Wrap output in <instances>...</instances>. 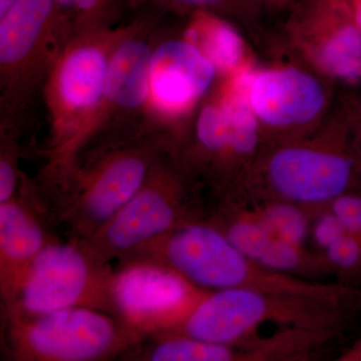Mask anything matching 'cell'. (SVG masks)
Masks as SVG:
<instances>
[{
    "label": "cell",
    "instance_id": "6da1fadb",
    "mask_svg": "<svg viewBox=\"0 0 361 361\" xmlns=\"http://www.w3.org/2000/svg\"><path fill=\"white\" fill-rule=\"evenodd\" d=\"M171 149L167 130L152 128L80 149L58 174L40 180L71 239L96 235L141 189Z\"/></svg>",
    "mask_w": 361,
    "mask_h": 361
},
{
    "label": "cell",
    "instance_id": "7a4b0ae2",
    "mask_svg": "<svg viewBox=\"0 0 361 361\" xmlns=\"http://www.w3.org/2000/svg\"><path fill=\"white\" fill-rule=\"evenodd\" d=\"M87 32L71 40L54 61L42 94L49 140L42 154L45 172L63 167L96 115L103 99L111 56L137 25Z\"/></svg>",
    "mask_w": 361,
    "mask_h": 361
},
{
    "label": "cell",
    "instance_id": "3957f363",
    "mask_svg": "<svg viewBox=\"0 0 361 361\" xmlns=\"http://www.w3.org/2000/svg\"><path fill=\"white\" fill-rule=\"evenodd\" d=\"M361 311V301L334 302L293 294L229 288L206 294L191 312L161 334L239 344L266 322L336 334Z\"/></svg>",
    "mask_w": 361,
    "mask_h": 361
},
{
    "label": "cell",
    "instance_id": "277c9868",
    "mask_svg": "<svg viewBox=\"0 0 361 361\" xmlns=\"http://www.w3.org/2000/svg\"><path fill=\"white\" fill-rule=\"evenodd\" d=\"M61 51L54 0H14L0 16V132L27 134Z\"/></svg>",
    "mask_w": 361,
    "mask_h": 361
},
{
    "label": "cell",
    "instance_id": "5b68a950",
    "mask_svg": "<svg viewBox=\"0 0 361 361\" xmlns=\"http://www.w3.org/2000/svg\"><path fill=\"white\" fill-rule=\"evenodd\" d=\"M113 275L87 242L52 241L33 259L7 313L35 316L71 307L111 312Z\"/></svg>",
    "mask_w": 361,
    "mask_h": 361
},
{
    "label": "cell",
    "instance_id": "8992f818",
    "mask_svg": "<svg viewBox=\"0 0 361 361\" xmlns=\"http://www.w3.org/2000/svg\"><path fill=\"white\" fill-rule=\"evenodd\" d=\"M9 348L20 360H102L140 341L118 316L90 307H71L44 314L7 313Z\"/></svg>",
    "mask_w": 361,
    "mask_h": 361
},
{
    "label": "cell",
    "instance_id": "52a82bcc",
    "mask_svg": "<svg viewBox=\"0 0 361 361\" xmlns=\"http://www.w3.org/2000/svg\"><path fill=\"white\" fill-rule=\"evenodd\" d=\"M157 33L158 14H142L116 47L96 115L61 169L85 147L163 128L154 120L149 106V63Z\"/></svg>",
    "mask_w": 361,
    "mask_h": 361
},
{
    "label": "cell",
    "instance_id": "ba28073f",
    "mask_svg": "<svg viewBox=\"0 0 361 361\" xmlns=\"http://www.w3.org/2000/svg\"><path fill=\"white\" fill-rule=\"evenodd\" d=\"M168 151L152 169L141 189L87 244L104 263L121 261L180 225L197 219Z\"/></svg>",
    "mask_w": 361,
    "mask_h": 361
},
{
    "label": "cell",
    "instance_id": "9c48e42d",
    "mask_svg": "<svg viewBox=\"0 0 361 361\" xmlns=\"http://www.w3.org/2000/svg\"><path fill=\"white\" fill-rule=\"evenodd\" d=\"M111 290L116 315L140 338L175 326L206 295L174 271L148 261L123 262Z\"/></svg>",
    "mask_w": 361,
    "mask_h": 361
},
{
    "label": "cell",
    "instance_id": "30bf717a",
    "mask_svg": "<svg viewBox=\"0 0 361 361\" xmlns=\"http://www.w3.org/2000/svg\"><path fill=\"white\" fill-rule=\"evenodd\" d=\"M215 66L196 45L185 39L159 40L149 63V106L155 122L186 113L210 87Z\"/></svg>",
    "mask_w": 361,
    "mask_h": 361
},
{
    "label": "cell",
    "instance_id": "8fae6325",
    "mask_svg": "<svg viewBox=\"0 0 361 361\" xmlns=\"http://www.w3.org/2000/svg\"><path fill=\"white\" fill-rule=\"evenodd\" d=\"M351 161L334 154L305 149H287L270 161L269 178L285 202L302 207L331 203L348 193Z\"/></svg>",
    "mask_w": 361,
    "mask_h": 361
},
{
    "label": "cell",
    "instance_id": "7c38bea8",
    "mask_svg": "<svg viewBox=\"0 0 361 361\" xmlns=\"http://www.w3.org/2000/svg\"><path fill=\"white\" fill-rule=\"evenodd\" d=\"M21 197L14 196L0 205V279L6 306L18 295L33 259L54 241L44 229L39 214L28 206L23 194Z\"/></svg>",
    "mask_w": 361,
    "mask_h": 361
},
{
    "label": "cell",
    "instance_id": "4fadbf2b",
    "mask_svg": "<svg viewBox=\"0 0 361 361\" xmlns=\"http://www.w3.org/2000/svg\"><path fill=\"white\" fill-rule=\"evenodd\" d=\"M250 75L238 78L230 96L201 111L196 123V139L210 153H250L257 142V125L248 103Z\"/></svg>",
    "mask_w": 361,
    "mask_h": 361
},
{
    "label": "cell",
    "instance_id": "5bb4252c",
    "mask_svg": "<svg viewBox=\"0 0 361 361\" xmlns=\"http://www.w3.org/2000/svg\"><path fill=\"white\" fill-rule=\"evenodd\" d=\"M250 97L260 118L276 126L310 120L323 103L319 85L293 70L259 75L252 85Z\"/></svg>",
    "mask_w": 361,
    "mask_h": 361
},
{
    "label": "cell",
    "instance_id": "9a60e30c",
    "mask_svg": "<svg viewBox=\"0 0 361 361\" xmlns=\"http://www.w3.org/2000/svg\"><path fill=\"white\" fill-rule=\"evenodd\" d=\"M118 0H54V25L61 49L87 32L111 27Z\"/></svg>",
    "mask_w": 361,
    "mask_h": 361
},
{
    "label": "cell",
    "instance_id": "2e32d148",
    "mask_svg": "<svg viewBox=\"0 0 361 361\" xmlns=\"http://www.w3.org/2000/svg\"><path fill=\"white\" fill-rule=\"evenodd\" d=\"M216 68L231 70L238 65L242 44L236 32L206 11H197L185 35Z\"/></svg>",
    "mask_w": 361,
    "mask_h": 361
},
{
    "label": "cell",
    "instance_id": "e0dca14e",
    "mask_svg": "<svg viewBox=\"0 0 361 361\" xmlns=\"http://www.w3.org/2000/svg\"><path fill=\"white\" fill-rule=\"evenodd\" d=\"M142 350L140 360L149 361H232L245 360V351L238 344L212 343L178 336L160 334Z\"/></svg>",
    "mask_w": 361,
    "mask_h": 361
},
{
    "label": "cell",
    "instance_id": "ac0fdd59",
    "mask_svg": "<svg viewBox=\"0 0 361 361\" xmlns=\"http://www.w3.org/2000/svg\"><path fill=\"white\" fill-rule=\"evenodd\" d=\"M218 220L220 221L212 224L235 248L256 262L259 263L275 239L274 235L253 213Z\"/></svg>",
    "mask_w": 361,
    "mask_h": 361
},
{
    "label": "cell",
    "instance_id": "d6986e66",
    "mask_svg": "<svg viewBox=\"0 0 361 361\" xmlns=\"http://www.w3.org/2000/svg\"><path fill=\"white\" fill-rule=\"evenodd\" d=\"M304 208L289 202L263 203L253 214L276 238L302 246L310 230V219Z\"/></svg>",
    "mask_w": 361,
    "mask_h": 361
},
{
    "label": "cell",
    "instance_id": "ffe728a7",
    "mask_svg": "<svg viewBox=\"0 0 361 361\" xmlns=\"http://www.w3.org/2000/svg\"><path fill=\"white\" fill-rule=\"evenodd\" d=\"M323 63L331 73L348 80L361 77V37L353 26L339 30L322 56Z\"/></svg>",
    "mask_w": 361,
    "mask_h": 361
},
{
    "label": "cell",
    "instance_id": "44dd1931",
    "mask_svg": "<svg viewBox=\"0 0 361 361\" xmlns=\"http://www.w3.org/2000/svg\"><path fill=\"white\" fill-rule=\"evenodd\" d=\"M20 141L18 135L0 132V204L13 199L20 188Z\"/></svg>",
    "mask_w": 361,
    "mask_h": 361
},
{
    "label": "cell",
    "instance_id": "7402d4cb",
    "mask_svg": "<svg viewBox=\"0 0 361 361\" xmlns=\"http://www.w3.org/2000/svg\"><path fill=\"white\" fill-rule=\"evenodd\" d=\"M316 262L308 257L302 246L275 237L259 264L270 270L290 274V272L308 270L310 264L314 265Z\"/></svg>",
    "mask_w": 361,
    "mask_h": 361
},
{
    "label": "cell",
    "instance_id": "603a6c76",
    "mask_svg": "<svg viewBox=\"0 0 361 361\" xmlns=\"http://www.w3.org/2000/svg\"><path fill=\"white\" fill-rule=\"evenodd\" d=\"M329 208L346 233L361 240V195L345 193L337 197Z\"/></svg>",
    "mask_w": 361,
    "mask_h": 361
},
{
    "label": "cell",
    "instance_id": "cb8c5ba5",
    "mask_svg": "<svg viewBox=\"0 0 361 361\" xmlns=\"http://www.w3.org/2000/svg\"><path fill=\"white\" fill-rule=\"evenodd\" d=\"M345 233L341 223L329 208L327 212L320 214L313 225V239L316 244L324 250Z\"/></svg>",
    "mask_w": 361,
    "mask_h": 361
},
{
    "label": "cell",
    "instance_id": "d4e9b609",
    "mask_svg": "<svg viewBox=\"0 0 361 361\" xmlns=\"http://www.w3.org/2000/svg\"><path fill=\"white\" fill-rule=\"evenodd\" d=\"M222 0H128L132 6H149L158 13L159 8L187 9L197 8V11L217 6Z\"/></svg>",
    "mask_w": 361,
    "mask_h": 361
},
{
    "label": "cell",
    "instance_id": "484cf974",
    "mask_svg": "<svg viewBox=\"0 0 361 361\" xmlns=\"http://www.w3.org/2000/svg\"><path fill=\"white\" fill-rule=\"evenodd\" d=\"M14 0H0V16L8 11L9 7L11 6Z\"/></svg>",
    "mask_w": 361,
    "mask_h": 361
},
{
    "label": "cell",
    "instance_id": "4316f807",
    "mask_svg": "<svg viewBox=\"0 0 361 361\" xmlns=\"http://www.w3.org/2000/svg\"><path fill=\"white\" fill-rule=\"evenodd\" d=\"M350 357H355L357 360H361V339L360 341L356 344L355 348L353 349L351 353H349Z\"/></svg>",
    "mask_w": 361,
    "mask_h": 361
},
{
    "label": "cell",
    "instance_id": "83f0119b",
    "mask_svg": "<svg viewBox=\"0 0 361 361\" xmlns=\"http://www.w3.org/2000/svg\"><path fill=\"white\" fill-rule=\"evenodd\" d=\"M356 16H357V21L361 27V0L356 4Z\"/></svg>",
    "mask_w": 361,
    "mask_h": 361
}]
</instances>
